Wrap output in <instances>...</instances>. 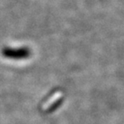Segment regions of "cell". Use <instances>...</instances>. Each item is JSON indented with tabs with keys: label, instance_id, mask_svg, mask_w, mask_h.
I'll return each instance as SVG.
<instances>
[{
	"label": "cell",
	"instance_id": "1",
	"mask_svg": "<svg viewBox=\"0 0 124 124\" xmlns=\"http://www.w3.org/2000/svg\"><path fill=\"white\" fill-rule=\"evenodd\" d=\"M66 99V94L64 90H51L39 103V111L43 115L54 114L63 106Z\"/></svg>",
	"mask_w": 124,
	"mask_h": 124
}]
</instances>
